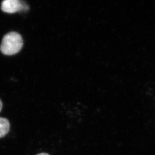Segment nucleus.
<instances>
[{
  "label": "nucleus",
  "mask_w": 155,
  "mask_h": 155,
  "mask_svg": "<svg viewBox=\"0 0 155 155\" xmlns=\"http://www.w3.org/2000/svg\"><path fill=\"white\" fill-rule=\"evenodd\" d=\"M23 45V40L20 34L16 32H10L4 35L0 50L6 55H13L19 52Z\"/></svg>",
  "instance_id": "obj_1"
},
{
  "label": "nucleus",
  "mask_w": 155,
  "mask_h": 155,
  "mask_svg": "<svg viewBox=\"0 0 155 155\" xmlns=\"http://www.w3.org/2000/svg\"><path fill=\"white\" fill-rule=\"evenodd\" d=\"M29 8L28 5L22 1L5 0L2 2V10L7 13H15L21 11L28 10Z\"/></svg>",
  "instance_id": "obj_2"
},
{
  "label": "nucleus",
  "mask_w": 155,
  "mask_h": 155,
  "mask_svg": "<svg viewBox=\"0 0 155 155\" xmlns=\"http://www.w3.org/2000/svg\"><path fill=\"white\" fill-rule=\"evenodd\" d=\"M10 129V124L8 119L0 117V138L6 136Z\"/></svg>",
  "instance_id": "obj_3"
},
{
  "label": "nucleus",
  "mask_w": 155,
  "mask_h": 155,
  "mask_svg": "<svg viewBox=\"0 0 155 155\" xmlns=\"http://www.w3.org/2000/svg\"><path fill=\"white\" fill-rule=\"evenodd\" d=\"M2 107H3V104H2L1 100H0V112H1V111L2 110Z\"/></svg>",
  "instance_id": "obj_4"
},
{
  "label": "nucleus",
  "mask_w": 155,
  "mask_h": 155,
  "mask_svg": "<svg viewBox=\"0 0 155 155\" xmlns=\"http://www.w3.org/2000/svg\"><path fill=\"white\" fill-rule=\"evenodd\" d=\"M36 155H49L48 154H47V153H40V154H37Z\"/></svg>",
  "instance_id": "obj_5"
}]
</instances>
